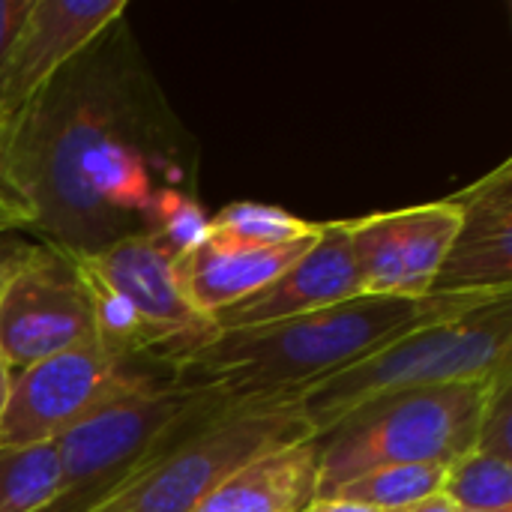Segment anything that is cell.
Listing matches in <instances>:
<instances>
[{"label": "cell", "mask_w": 512, "mask_h": 512, "mask_svg": "<svg viewBox=\"0 0 512 512\" xmlns=\"http://www.w3.org/2000/svg\"><path fill=\"white\" fill-rule=\"evenodd\" d=\"M309 438L294 393L228 402L138 462L87 512H192L246 462Z\"/></svg>", "instance_id": "277c9868"}, {"label": "cell", "mask_w": 512, "mask_h": 512, "mask_svg": "<svg viewBox=\"0 0 512 512\" xmlns=\"http://www.w3.org/2000/svg\"><path fill=\"white\" fill-rule=\"evenodd\" d=\"M441 495L462 512H512V462L471 450L447 465Z\"/></svg>", "instance_id": "ffe728a7"}, {"label": "cell", "mask_w": 512, "mask_h": 512, "mask_svg": "<svg viewBox=\"0 0 512 512\" xmlns=\"http://www.w3.org/2000/svg\"><path fill=\"white\" fill-rule=\"evenodd\" d=\"M315 240L318 237H306L285 246H240L207 237L198 249L174 261L180 291L198 315L213 321L219 312L267 288Z\"/></svg>", "instance_id": "4fadbf2b"}, {"label": "cell", "mask_w": 512, "mask_h": 512, "mask_svg": "<svg viewBox=\"0 0 512 512\" xmlns=\"http://www.w3.org/2000/svg\"><path fill=\"white\" fill-rule=\"evenodd\" d=\"M6 387H9V369H6L3 360H0V402H3V396H6Z\"/></svg>", "instance_id": "83f0119b"}, {"label": "cell", "mask_w": 512, "mask_h": 512, "mask_svg": "<svg viewBox=\"0 0 512 512\" xmlns=\"http://www.w3.org/2000/svg\"><path fill=\"white\" fill-rule=\"evenodd\" d=\"M30 210L21 201V195L15 192V186L9 183V177L0 171V234L18 231V228H30Z\"/></svg>", "instance_id": "cb8c5ba5"}, {"label": "cell", "mask_w": 512, "mask_h": 512, "mask_svg": "<svg viewBox=\"0 0 512 512\" xmlns=\"http://www.w3.org/2000/svg\"><path fill=\"white\" fill-rule=\"evenodd\" d=\"M123 12L126 0H33L0 78V156L60 72Z\"/></svg>", "instance_id": "ba28073f"}, {"label": "cell", "mask_w": 512, "mask_h": 512, "mask_svg": "<svg viewBox=\"0 0 512 512\" xmlns=\"http://www.w3.org/2000/svg\"><path fill=\"white\" fill-rule=\"evenodd\" d=\"M354 297H363V285L351 255L348 219H336V222H324L318 240L267 288L219 312L213 318V330L264 327L285 318L321 312L348 303Z\"/></svg>", "instance_id": "7c38bea8"}, {"label": "cell", "mask_w": 512, "mask_h": 512, "mask_svg": "<svg viewBox=\"0 0 512 512\" xmlns=\"http://www.w3.org/2000/svg\"><path fill=\"white\" fill-rule=\"evenodd\" d=\"M399 512H462V510H456L444 495H435V498H429V501H423V504H417V507H408V510H399Z\"/></svg>", "instance_id": "4316f807"}, {"label": "cell", "mask_w": 512, "mask_h": 512, "mask_svg": "<svg viewBox=\"0 0 512 512\" xmlns=\"http://www.w3.org/2000/svg\"><path fill=\"white\" fill-rule=\"evenodd\" d=\"M228 405L210 387L123 369L105 393L54 441L63 489L117 477L195 420Z\"/></svg>", "instance_id": "8992f818"}, {"label": "cell", "mask_w": 512, "mask_h": 512, "mask_svg": "<svg viewBox=\"0 0 512 512\" xmlns=\"http://www.w3.org/2000/svg\"><path fill=\"white\" fill-rule=\"evenodd\" d=\"M33 0H0V78L9 63L12 45L21 33V24L30 12Z\"/></svg>", "instance_id": "603a6c76"}, {"label": "cell", "mask_w": 512, "mask_h": 512, "mask_svg": "<svg viewBox=\"0 0 512 512\" xmlns=\"http://www.w3.org/2000/svg\"><path fill=\"white\" fill-rule=\"evenodd\" d=\"M318 234L321 222L300 219L273 204L234 201L210 216V237L240 246H285Z\"/></svg>", "instance_id": "d6986e66"}, {"label": "cell", "mask_w": 512, "mask_h": 512, "mask_svg": "<svg viewBox=\"0 0 512 512\" xmlns=\"http://www.w3.org/2000/svg\"><path fill=\"white\" fill-rule=\"evenodd\" d=\"M507 372H512V297H501L471 315L417 327L294 396L312 438H321L372 402L426 387L495 381Z\"/></svg>", "instance_id": "3957f363"}, {"label": "cell", "mask_w": 512, "mask_h": 512, "mask_svg": "<svg viewBox=\"0 0 512 512\" xmlns=\"http://www.w3.org/2000/svg\"><path fill=\"white\" fill-rule=\"evenodd\" d=\"M450 201L459 213V228L429 294H512V159Z\"/></svg>", "instance_id": "30bf717a"}, {"label": "cell", "mask_w": 512, "mask_h": 512, "mask_svg": "<svg viewBox=\"0 0 512 512\" xmlns=\"http://www.w3.org/2000/svg\"><path fill=\"white\" fill-rule=\"evenodd\" d=\"M66 255L72 258L90 303L93 339L123 366H129L138 357H150L159 348V336L144 324L135 306L87 261V255H72V252Z\"/></svg>", "instance_id": "2e32d148"}, {"label": "cell", "mask_w": 512, "mask_h": 512, "mask_svg": "<svg viewBox=\"0 0 512 512\" xmlns=\"http://www.w3.org/2000/svg\"><path fill=\"white\" fill-rule=\"evenodd\" d=\"M510 375V372H507ZM504 378V375H501ZM495 381L399 393L360 408L318 441V498L390 465H450L474 450Z\"/></svg>", "instance_id": "5b68a950"}, {"label": "cell", "mask_w": 512, "mask_h": 512, "mask_svg": "<svg viewBox=\"0 0 512 512\" xmlns=\"http://www.w3.org/2000/svg\"><path fill=\"white\" fill-rule=\"evenodd\" d=\"M30 243H18L9 234H0V291L9 282V276L15 273V267L21 264V258L27 255Z\"/></svg>", "instance_id": "d4e9b609"}, {"label": "cell", "mask_w": 512, "mask_h": 512, "mask_svg": "<svg viewBox=\"0 0 512 512\" xmlns=\"http://www.w3.org/2000/svg\"><path fill=\"white\" fill-rule=\"evenodd\" d=\"M512 297H354L348 303L249 330H213L198 345L165 357L177 381L210 387L228 402L288 396L357 363L375 348L426 324L453 321Z\"/></svg>", "instance_id": "7a4b0ae2"}, {"label": "cell", "mask_w": 512, "mask_h": 512, "mask_svg": "<svg viewBox=\"0 0 512 512\" xmlns=\"http://www.w3.org/2000/svg\"><path fill=\"white\" fill-rule=\"evenodd\" d=\"M474 453L512 462V372L498 378V384L492 387V396L480 417Z\"/></svg>", "instance_id": "7402d4cb"}, {"label": "cell", "mask_w": 512, "mask_h": 512, "mask_svg": "<svg viewBox=\"0 0 512 512\" xmlns=\"http://www.w3.org/2000/svg\"><path fill=\"white\" fill-rule=\"evenodd\" d=\"M132 120L111 69L72 63L6 147L0 171L48 246L96 255L144 231L156 186Z\"/></svg>", "instance_id": "6da1fadb"}, {"label": "cell", "mask_w": 512, "mask_h": 512, "mask_svg": "<svg viewBox=\"0 0 512 512\" xmlns=\"http://www.w3.org/2000/svg\"><path fill=\"white\" fill-rule=\"evenodd\" d=\"M447 465H390L366 471L324 498H342L354 504H366L381 512H399L417 507L435 495H441Z\"/></svg>", "instance_id": "e0dca14e"}, {"label": "cell", "mask_w": 512, "mask_h": 512, "mask_svg": "<svg viewBox=\"0 0 512 512\" xmlns=\"http://www.w3.org/2000/svg\"><path fill=\"white\" fill-rule=\"evenodd\" d=\"M303 512H381L366 504H354V501H342V498H315Z\"/></svg>", "instance_id": "484cf974"}, {"label": "cell", "mask_w": 512, "mask_h": 512, "mask_svg": "<svg viewBox=\"0 0 512 512\" xmlns=\"http://www.w3.org/2000/svg\"><path fill=\"white\" fill-rule=\"evenodd\" d=\"M93 342V315L72 258L48 243L30 246L0 291V360L21 372Z\"/></svg>", "instance_id": "52a82bcc"}, {"label": "cell", "mask_w": 512, "mask_h": 512, "mask_svg": "<svg viewBox=\"0 0 512 512\" xmlns=\"http://www.w3.org/2000/svg\"><path fill=\"white\" fill-rule=\"evenodd\" d=\"M318 471V441H297L228 474L192 512H303L318 498Z\"/></svg>", "instance_id": "5bb4252c"}, {"label": "cell", "mask_w": 512, "mask_h": 512, "mask_svg": "<svg viewBox=\"0 0 512 512\" xmlns=\"http://www.w3.org/2000/svg\"><path fill=\"white\" fill-rule=\"evenodd\" d=\"M87 261L135 306L144 324L159 336L150 360L162 363L213 333V321L198 315L177 282L174 255L150 234H129Z\"/></svg>", "instance_id": "8fae6325"}, {"label": "cell", "mask_w": 512, "mask_h": 512, "mask_svg": "<svg viewBox=\"0 0 512 512\" xmlns=\"http://www.w3.org/2000/svg\"><path fill=\"white\" fill-rule=\"evenodd\" d=\"M123 369L93 339L12 372L0 402V450L54 444Z\"/></svg>", "instance_id": "9c48e42d"}, {"label": "cell", "mask_w": 512, "mask_h": 512, "mask_svg": "<svg viewBox=\"0 0 512 512\" xmlns=\"http://www.w3.org/2000/svg\"><path fill=\"white\" fill-rule=\"evenodd\" d=\"M63 492L54 444L0 450V512H39Z\"/></svg>", "instance_id": "ac0fdd59"}, {"label": "cell", "mask_w": 512, "mask_h": 512, "mask_svg": "<svg viewBox=\"0 0 512 512\" xmlns=\"http://www.w3.org/2000/svg\"><path fill=\"white\" fill-rule=\"evenodd\" d=\"M456 228H459V213L450 198L396 210L405 297H429L432 282L456 237Z\"/></svg>", "instance_id": "9a60e30c"}, {"label": "cell", "mask_w": 512, "mask_h": 512, "mask_svg": "<svg viewBox=\"0 0 512 512\" xmlns=\"http://www.w3.org/2000/svg\"><path fill=\"white\" fill-rule=\"evenodd\" d=\"M144 234L156 237L177 261V258L189 255L192 249H198L210 237V216L186 192L156 189Z\"/></svg>", "instance_id": "44dd1931"}]
</instances>
